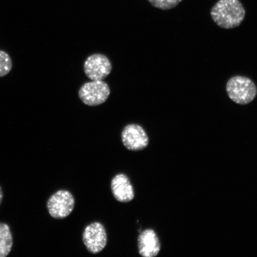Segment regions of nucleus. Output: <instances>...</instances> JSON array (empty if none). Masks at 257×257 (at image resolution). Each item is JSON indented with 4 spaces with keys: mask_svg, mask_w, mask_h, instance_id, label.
Returning <instances> with one entry per match:
<instances>
[{
    "mask_svg": "<svg viewBox=\"0 0 257 257\" xmlns=\"http://www.w3.org/2000/svg\"><path fill=\"white\" fill-rule=\"evenodd\" d=\"M14 245L11 227L7 223L0 222V257L9 255Z\"/></svg>",
    "mask_w": 257,
    "mask_h": 257,
    "instance_id": "nucleus-10",
    "label": "nucleus"
},
{
    "mask_svg": "<svg viewBox=\"0 0 257 257\" xmlns=\"http://www.w3.org/2000/svg\"><path fill=\"white\" fill-rule=\"evenodd\" d=\"M161 242L155 230L147 229L138 237V248L140 254L143 257H155L161 250Z\"/></svg>",
    "mask_w": 257,
    "mask_h": 257,
    "instance_id": "nucleus-9",
    "label": "nucleus"
},
{
    "mask_svg": "<svg viewBox=\"0 0 257 257\" xmlns=\"http://www.w3.org/2000/svg\"><path fill=\"white\" fill-rule=\"evenodd\" d=\"M210 14L218 27L230 30L242 23L246 13L239 0H219L212 8Z\"/></svg>",
    "mask_w": 257,
    "mask_h": 257,
    "instance_id": "nucleus-1",
    "label": "nucleus"
},
{
    "mask_svg": "<svg viewBox=\"0 0 257 257\" xmlns=\"http://www.w3.org/2000/svg\"><path fill=\"white\" fill-rule=\"evenodd\" d=\"M153 7L168 11L176 7L182 0H148Z\"/></svg>",
    "mask_w": 257,
    "mask_h": 257,
    "instance_id": "nucleus-12",
    "label": "nucleus"
},
{
    "mask_svg": "<svg viewBox=\"0 0 257 257\" xmlns=\"http://www.w3.org/2000/svg\"><path fill=\"white\" fill-rule=\"evenodd\" d=\"M75 199L69 191L60 189L48 198L47 208L51 217L64 219L71 214L75 208Z\"/></svg>",
    "mask_w": 257,
    "mask_h": 257,
    "instance_id": "nucleus-3",
    "label": "nucleus"
},
{
    "mask_svg": "<svg viewBox=\"0 0 257 257\" xmlns=\"http://www.w3.org/2000/svg\"><path fill=\"white\" fill-rule=\"evenodd\" d=\"M3 200V192L1 186H0V205L2 204Z\"/></svg>",
    "mask_w": 257,
    "mask_h": 257,
    "instance_id": "nucleus-13",
    "label": "nucleus"
},
{
    "mask_svg": "<svg viewBox=\"0 0 257 257\" xmlns=\"http://www.w3.org/2000/svg\"><path fill=\"white\" fill-rule=\"evenodd\" d=\"M226 89L231 100L239 105L248 104L257 95L255 83L245 76L232 77L226 83Z\"/></svg>",
    "mask_w": 257,
    "mask_h": 257,
    "instance_id": "nucleus-2",
    "label": "nucleus"
},
{
    "mask_svg": "<svg viewBox=\"0 0 257 257\" xmlns=\"http://www.w3.org/2000/svg\"><path fill=\"white\" fill-rule=\"evenodd\" d=\"M110 92V87L103 80H91L81 86L78 95L83 104L95 107L104 103Z\"/></svg>",
    "mask_w": 257,
    "mask_h": 257,
    "instance_id": "nucleus-4",
    "label": "nucleus"
},
{
    "mask_svg": "<svg viewBox=\"0 0 257 257\" xmlns=\"http://www.w3.org/2000/svg\"><path fill=\"white\" fill-rule=\"evenodd\" d=\"M83 244L90 253L97 254L107 246L108 237L103 224L95 221L86 226L82 233Z\"/></svg>",
    "mask_w": 257,
    "mask_h": 257,
    "instance_id": "nucleus-5",
    "label": "nucleus"
},
{
    "mask_svg": "<svg viewBox=\"0 0 257 257\" xmlns=\"http://www.w3.org/2000/svg\"><path fill=\"white\" fill-rule=\"evenodd\" d=\"M13 63L11 56L4 51L0 50V78L11 72Z\"/></svg>",
    "mask_w": 257,
    "mask_h": 257,
    "instance_id": "nucleus-11",
    "label": "nucleus"
},
{
    "mask_svg": "<svg viewBox=\"0 0 257 257\" xmlns=\"http://www.w3.org/2000/svg\"><path fill=\"white\" fill-rule=\"evenodd\" d=\"M110 188L115 200L122 203H127L135 198L134 186L130 179L124 173H118L112 178Z\"/></svg>",
    "mask_w": 257,
    "mask_h": 257,
    "instance_id": "nucleus-8",
    "label": "nucleus"
},
{
    "mask_svg": "<svg viewBox=\"0 0 257 257\" xmlns=\"http://www.w3.org/2000/svg\"><path fill=\"white\" fill-rule=\"evenodd\" d=\"M112 66L107 56L102 54L89 56L83 64V70L91 80H103L110 75Z\"/></svg>",
    "mask_w": 257,
    "mask_h": 257,
    "instance_id": "nucleus-7",
    "label": "nucleus"
},
{
    "mask_svg": "<svg viewBox=\"0 0 257 257\" xmlns=\"http://www.w3.org/2000/svg\"><path fill=\"white\" fill-rule=\"evenodd\" d=\"M123 146L131 152H140L146 149L149 145V137L141 125L136 123L127 124L121 133Z\"/></svg>",
    "mask_w": 257,
    "mask_h": 257,
    "instance_id": "nucleus-6",
    "label": "nucleus"
}]
</instances>
